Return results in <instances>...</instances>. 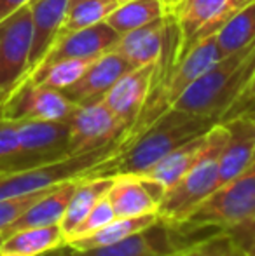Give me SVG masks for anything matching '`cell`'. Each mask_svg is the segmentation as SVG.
Wrapping results in <instances>:
<instances>
[{
    "label": "cell",
    "instance_id": "obj_30",
    "mask_svg": "<svg viewBox=\"0 0 255 256\" xmlns=\"http://www.w3.org/2000/svg\"><path fill=\"white\" fill-rule=\"evenodd\" d=\"M222 236H224V232H218V234H215V236L199 240V242H191V244H187V246L182 248V250H178L177 253L171 254V256H208L215 248L218 246Z\"/></svg>",
    "mask_w": 255,
    "mask_h": 256
},
{
    "label": "cell",
    "instance_id": "obj_10",
    "mask_svg": "<svg viewBox=\"0 0 255 256\" xmlns=\"http://www.w3.org/2000/svg\"><path fill=\"white\" fill-rule=\"evenodd\" d=\"M184 230L157 220L149 228L109 246L74 250V256H171L187 242H182Z\"/></svg>",
    "mask_w": 255,
    "mask_h": 256
},
{
    "label": "cell",
    "instance_id": "obj_1",
    "mask_svg": "<svg viewBox=\"0 0 255 256\" xmlns=\"http://www.w3.org/2000/svg\"><path fill=\"white\" fill-rule=\"evenodd\" d=\"M255 75V42L241 51L224 56L187 88L173 108L220 122L245 92Z\"/></svg>",
    "mask_w": 255,
    "mask_h": 256
},
{
    "label": "cell",
    "instance_id": "obj_25",
    "mask_svg": "<svg viewBox=\"0 0 255 256\" xmlns=\"http://www.w3.org/2000/svg\"><path fill=\"white\" fill-rule=\"evenodd\" d=\"M119 6V0H77V2H70L58 37L70 34V32L93 26L96 23H102Z\"/></svg>",
    "mask_w": 255,
    "mask_h": 256
},
{
    "label": "cell",
    "instance_id": "obj_16",
    "mask_svg": "<svg viewBox=\"0 0 255 256\" xmlns=\"http://www.w3.org/2000/svg\"><path fill=\"white\" fill-rule=\"evenodd\" d=\"M81 180V178H79ZM79 180H70V182L60 183V185L53 186L48 194L35 200L20 218L14 223H11L2 236H9V234L16 232V230L30 228V226H49V225H60L62 218L65 214V209L70 200L74 188L77 185Z\"/></svg>",
    "mask_w": 255,
    "mask_h": 256
},
{
    "label": "cell",
    "instance_id": "obj_3",
    "mask_svg": "<svg viewBox=\"0 0 255 256\" xmlns=\"http://www.w3.org/2000/svg\"><path fill=\"white\" fill-rule=\"evenodd\" d=\"M178 226L184 232L215 228L245 246L255 226V158L248 169L215 190Z\"/></svg>",
    "mask_w": 255,
    "mask_h": 256
},
{
    "label": "cell",
    "instance_id": "obj_39",
    "mask_svg": "<svg viewBox=\"0 0 255 256\" xmlns=\"http://www.w3.org/2000/svg\"><path fill=\"white\" fill-rule=\"evenodd\" d=\"M2 240H4V237H2V236H0V246H2Z\"/></svg>",
    "mask_w": 255,
    "mask_h": 256
},
{
    "label": "cell",
    "instance_id": "obj_8",
    "mask_svg": "<svg viewBox=\"0 0 255 256\" xmlns=\"http://www.w3.org/2000/svg\"><path fill=\"white\" fill-rule=\"evenodd\" d=\"M77 104L58 89L25 77L0 104V117L7 120H67Z\"/></svg>",
    "mask_w": 255,
    "mask_h": 256
},
{
    "label": "cell",
    "instance_id": "obj_18",
    "mask_svg": "<svg viewBox=\"0 0 255 256\" xmlns=\"http://www.w3.org/2000/svg\"><path fill=\"white\" fill-rule=\"evenodd\" d=\"M112 182V174H89L77 182L74 194L67 204V209H65L62 223H60L65 237H67V242L72 234L75 232V228L86 220L89 211L109 194Z\"/></svg>",
    "mask_w": 255,
    "mask_h": 256
},
{
    "label": "cell",
    "instance_id": "obj_7",
    "mask_svg": "<svg viewBox=\"0 0 255 256\" xmlns=\"http://www.w3.org/2000/svg\"><path fill=\"white\" fill-rule=\"evenodd\" d=\"M34 42L30 6L25 4L0 21V92L7 96L30 70Z\"/></svg>",
    "mask_w": 255,
    "mask_h": 256
},
{
    "label": "cell",
    "instance_id": "obj_33",
    "mask_svg": "<svg viewBox=\"0 0 255 256\" xmlns=\"http://www.w3.org/2000/svg\"><path fill=\"white\" fill-rule=\"evenodd\" d=\"M28 4V0H0V21Z\"/></svg>",
    "mask_w": 255,
    "mask_h": 256
},
{
    "label": "cell",
    "instance_id": "obj_19",
    "mask_svg": "<svg viewBox=\"0 0 255 256\" xmlns=\"http://www.w3.org/2000/svg\"><path fill=\"white\" fill-rule=\"evenodd\" d=\"M206 132L196 136V138L185 142L184 145L171 150L163 158H159L152 168H149L138 176H143V178H149L152 182L159 183L164 190L171 188L178 180H182V176L191 169V166L196 162L199 154L203 152L204 145H206Z\"/></svg>",
    "mask_w": 255,
    "mask_h": 256
},
{
    "label": "cell",
    "instance_id": "obj_6",
    "mask_svg": "<svg viewBox=\"0 0 255 256\" xmlns=\"http://www.w3.org/2000/svg\"><path fill=\"white\" fill-rule=\"evenodd\" d=\"M18 138H20V152L7 166V171L53 164L72 155L70 129L67 120L18 122Z\"/></svg>",
    "mask_w": 255,
    "mask_h": 256
},
{
    "label": "cell",
    "instance_id": "obj_23",
    "mask_svg": "<svg viewBox=\"0 0 255 256\" xmlns=\"http://www.w3.org/2000/svg\"><path fill=\"white\" fill-rule=\"evenodd\" d=\"M166 12V6L161 0H128L107 18L105 23L110 24L119 35H124L159 20Z\"/></svg>",
    "mask_w": 255,
    "mask_h": 256
},
{
    "label": "cell",
    "instance_id": "obj_11",
    "mask_svg": "<svg viewBox=\"0 0 255 256\" xmlns=\"http://www.w3.org/2000/svg\"><path fill=\"white\" fill-rule=\"evenodd\" d=\"M119 38L121 35L105 21L82 30L70 32L56 38L39 66H46L62 60H96L112 51Z\"/></svg>",
    "mask_w": 255,
    "mask_h": 256
},
{
    "label": "cell",
    "instance_id": "obj_29",
    "mask_svg": "<svg viewBox=\"0 0 255 256\" xmlns=\"http://www.w3.org/2000/svg\"><path fill=\"white\" fill-rule=\"evenodd\" d=\"M51 190V188H49ZM49 190H42V192L32 194V196H25V197H16V199H4L0 200V236L4 234V230L14 223L35 200L41 199L44 194H48ZM4 237V236H2Z\"/></svg>",
    "mask_w": 255,
    "mask_h": 256
},
{
    "label": "cell",
    "instance_id": "obj_9",
    "mask_svg": "<svg viewBox=\"0 0 255 256\" xmlns=\"http://www.w3.org/2000/svg\"><path fill=\"white\" fill-rule=\"evenodd\" d=\"M70 129V154H84L126 140L128 129L103 102L77 104L67 118Z\"/></svg>",
    "mask_w": 255,
    "mask_h": 256
},
{
    "label": "cell",
    "instance_id": "obj_38",
    "mask_svg": "<svg viewBox=\"0 0 255 256\" xmlns=\"http://www.w3.org/2000/svg\"><path fill=\"white\" fill-rule=\"evenodd\" d=\"M4 98H6V96L2 94V92H0V104H2V102H4Z\"/></svg>",
    "mask_w": 255,
    "mask_h": 256
},
{
    "label": "cell",
    "instance_id": "obj_22",
    "mask_svg": "<svg viewBox=\"0 0 255 256\" xmlns=\"http://www.w3.org/2000/svg\"><path fill=\"white\" fill-rule=\"evenodd\" d=\"M159 220L157 214H143V216H133V218H114L110 223H107L98 232L91 234L82 239L70 240V246L74 250H89V248H100L109 246V244L119 242L126 237L138 234L142 230L149 228L150 225Z\"/></svg>",
    "mask_w": 255,
    "mask_h": 256
},
{
    "label": "cell",
    "instance_id": "obj_2",
    "mask_svg": "<svg viewBox=\"0 0 255 256\" xmlns=\"http://www.w3.org/2000/svg\"><path fill=\"white\" fill-rule=\"evenodd\" d=\"M215 124L213 118L168 108L117 155L110 174H142L171 150L204 134Z\"/></svg>",
    "mask_w": 255,
    "mask_h": 256
},
{
    "label": "cell",
    "instance_id": "obj_34",
    "mask_svg": "<svg viewBox=\"0 0 255 256\" xmlns=\"http://www.w3.org/2000/svg\"><path fill=\"white\" fill-rule=\"evenodd\" d=\"M39 256H74V248L67 242V244H63V246H58V248H55V250L48 251V253H42Z\"/></svg>",
    "mask_w": 255,
    "mask_h": 256
},
{
    "label": "cell",
    "instance_id": "obj_40",
    "mask_svg": "<svg viewBox=\"0 0 255 256\" xmlns=\"http://www.w3.org/2000/svg\"><path fill=\"white\" fill-rule=\"evenodd\" d=\"M119 2H121V4H124V2H128V0H119Z\"/></svg>",
    "mask_w": 255,
    "mask_h": 256
},
{
    "label": "cell",
    "instance_id": "obj_20",
    "mask_svg": "<svg viewBox=\"0 0 255 256\" xmlns=\"http://www.w3.org/2000/svg\"><path fill=\"white\" fill-rule=\"evenodd\" d=\"M63 244L67 237L60 225L30 226L4 237L0 256H39Z\"/></svg>",
    "mask_w": 255,
    "mask_h": 256
},
{
    "label": "cell",
    "instance_id": "obj_41",
    "mask_svg": "<svg viewBox=\"0 0 255 256\" xmlns=\"http://www.w3.org/2000/svg\"><path fill=\"white\" fill-rule=\"evenodd\" d=\"M70 2H77V0H70Z\"/></svg>",
    "mask_w": 255,
    "mask_h": 256
},
{
    "label": "cell",
    "instance_id": "obj_31",
    "mask_svg": "<svg viewBox=\"0 0 255 256\" xmlns=\"http://www.w3.org/2000/svg\"><path fill=\"white\" fill-rule=\"evenodd\" d=\"M208 256H248V254H246V250L241 246V244L236 242L231 236L224 234L220 242H218V246L215 248Z\"/></svg>",
    "mask_w": 255,
    "mask_h": 256
},
{
    "label": "cell",
    "instance_id": "obj_17",
    "mask_svg": "<svg viewBox=\"0 0 255 256\" xmlns=\"http://www.w3.org/2000/svg\"><path fill=\"white\" fill-rule=\"evenodd\" d=\"M114 182L107 199L116 218H133L143 214H157V200L152 197L143 180L136 174H112Z\"/></svg>",
    "mask_w": 255,
    "mask_h": 256
},
{
    "label": "cell",
    "instance_id": "obj_21",
    "mask_svg": "<svg viewBox=\"0 0 255 256\" xmlns=\"http://www.w3.org/2000/svg\"><path fill=\"white\" fill-rule=\"evenodd\" d=\"M225 4H227V0H180L170 10L177 20L178 28H180L182 44L180 51H178V60H182V56L187 51L189 44H191L194 35L197 34V30L204 26Z\"/></svg>",
    "mask_w": 255,
    "mask_h": 256
},
{
    "label": "cell",
    "instance_id": "obj_36",
    "mask_svg": "<svg viewBox=\"0 0 255 256\" xmlns=\"http://www.w3.org/2000/svg\"><path fill=\"white\" fill-rule=\"evenodd\" d=\"M243 248L246 250V254L248 256H255V226H253L252 234L248 236V239H246V242Z\"/></svg>",
    "mask_w": 255,
    "mask_h": 256
},
{
    "label": "cell",
    "instance_id": "obj_13",
    "mask_svg": "<svg viewBox=\"0 0 255 256\" xmlns=\"http://www.w3.org/2000/svg\"><path fill=\"white\" fill-rule=\"evenodd\" d=\"M135 70L131 64L116 51H109L91 63L86 74L70 88L63 89V94L75 104H89L102 102L109 89L124 74Z\"/></svg>",
    "mask_w": 255,
    "mask_h": 256
},
{
    "label": "cell",
    "instance_id": "obj_32",
    "mask_svg": "<svg viewBox=\"0 0 255 256\" xmlns=\"http://www.w3.org/2000/svg\"><path fill=\"white\" fill-rule=\"evenodd\" d=\"M253 98H255V75L252 77V80H250V84L246 86V89H245V92H243V96H241V98H239L234 104H232L231 108H229L227 114H225L224 117H222V120H220V122H225V120H229L231 117H234V115L238 114L239 108L245 106V104L248 103L250 100H253Z\"/></svg>",
    "mask_w": 255,
    "mask_h": 256
},
{
    "label": "cell",
    "instance_id": "obj_5",
    "mask_svg": "<svg viewBox=\"0 0 255 256\" xmlns=\"http://www.w3.org/2000/svg\"><path fill=\"white\" fill-rule=\"evenodd\" d=\"M227 140V128L217 122L206 132V145L187 172L171 188L166 190L157 208V216L163 222L178 226L189 214L210 197L217 188L218 157Z\"/></svg>",
    "mask_w": 255,
    "mask_h": 256
},
{
    "label": "cell",
    "instance_id": "obj_35",
    "mask_svg": "<svg viewBox=\"0 0 255 256\" xmlns=\"http://www.w3.org/2000/svg\"><path fill=\"white\" fill-rule=\"evenodd\" d=\"M238 115H245V117H250V118H253L255 120V98L253 100H250L248 103L245 104V106H241L238 110V114L234 115V117H238ZM232 118V117H231Z\"/></svg>",
    "mask_w": 255,
    "mask_h": 256
},
{
    "label": "cell",
    "instance_id": "obj_24",
    "mask_svg": "<svg viewBox=\"0 0 255 256\" xmlns=\"http://www.w3.org/2000/svg\"><path fill=\"white\" fill-rule=\"evenodd\" d=\"M220 56H229L255 42V2L243 7L229 23L215 34Z\"/></svg>",
    "mask_w": 255,
    "mask_h": 256
},
{
    "label": "cell",
    "instance_id": "obj_26",
    "mask_svg": "<svg viewBox=\"0 0 255 256\" xmlns=\"http://www.w3.org/2000/svg\"><path fill=\"white\" fill-rule=\"evenodd\" d=\"M93 61L95 60H62L56 63L46 64V66L35 68L27 77H30L37 84L63 91V89L70 88L72 84H75L86 74V70L91 66Z\"/></svg>",
    "mask_w": 255,
    "mask_h": 256
},
{
    "label": "cell",
    "instance_id": "obj_14",
    "mask_svg": "<svg viewBox=\"0 0 255 256\" xmlns=\"http://www.w3.org/2000/svg\"><path fill=\"white\" fill-rule=\"evenodd\" d=\"M227 128V140L218 157L217 188L241 174L255 158V120L238 115L222 122ZM215 188V190H217Z\"/></svg>",
    "mask_w": 255,
    "mask_h": 256
},
{
    "label": "cell",
    "instance_id": "obj_15",
    "mask_svg": "<svg viewBox=\"0 0 255 256\" xmlns=\"http://www.w3.org/2000/svg\"><path fill=\"white\" fill-rule=\"evenodd\" d=\"M28 6L34 24V42L30 52V70H28L30 75L55 44L67 16L70 0H28Z\"/></svg>",
    "mask_w": 255,
    "mask_h": 256
},
{
    "label": "cell",
    "instance_id": "obj_12",
    "mask_svg": "<svg viewBox=\"0 0 255 256\" xmlns=\"http://www.w3.org/2000/svg\"><path fill=\"white\" fill-rule=\"evenodd\" d=\"M154 75H156V63L135 68L124 74L103 96L102 102L126 126L128 132L138 120L140 112L149 98Z\"/></svg>",
    "mask_w": 255,
    "mask_h": 256
},
{
    "label": "cell",
    "instance_id": "obj_37",
    "mask_svg": "<svg viewBox=\"0 0 255 256\" xmlns=\"http://www.w3.org/2000/svg\"><path fill=\"white\" fill-rule=\"evenodd\" d=\"M161 2L164 4V6H166V9H168V12H170L171 9H173L175 6H177L178 2H180V0H161Z\"/></svg>",
    "mask_w": 255,
    "mask_h": 256
},
{
    "label": "cell",
    "instance_id": "obj_28",
    "mask_svg": "<svg viewBox=\"0 0 255 256\" xmlns=\"http://www.w3.org/2000/svg\"><path fill=\"white\" fill-rule=\"evenodd\" d=\"M20 152V138H18V122L0 117V172L7 171L14 157Z\"/></svg>",
    "mask_w": 255,
    "mask_h": 256
},
{
    "label": "cell",
    "instance_id": "obj_27",
    "mask_svg": "<svg viewBox=\"0 0 255 256\" xmlns=\"http://www.w3.org/2000/svg\"><path fill=\"white\" fill-rule=\"evenodd\" d=\"M114 218H116V212H114L112 206H110L109 199H107V196H105L98 204L95 206V208L91 209V211H89V214L86 216L84 222L75 228V232L72 234L68 242H70V240H75V239H82V237H88V236H91V234L98 232L100 228H103V226H105L107 223L112 222Z\"/></svg>",
    "mask_w": 255,
    "mask_h": 256
},
{
    "label": "cell",
    "instance_id": "obj_4",
    "mask_svg": "<svg viewBox=\"0 0 255 256\" xmlns=\"http://www.w3.org/2000/svg\"><path fill=\"white\" fill-rule=\"evenodd\" d=\"M123 150L124 140H119L91 152L68 155L53 164L0 172V200L32 196L89 174H110L117 155Z\"/></svg>",
    "mask_w": 255,
    "mask_h": 256
}]
</instances>
